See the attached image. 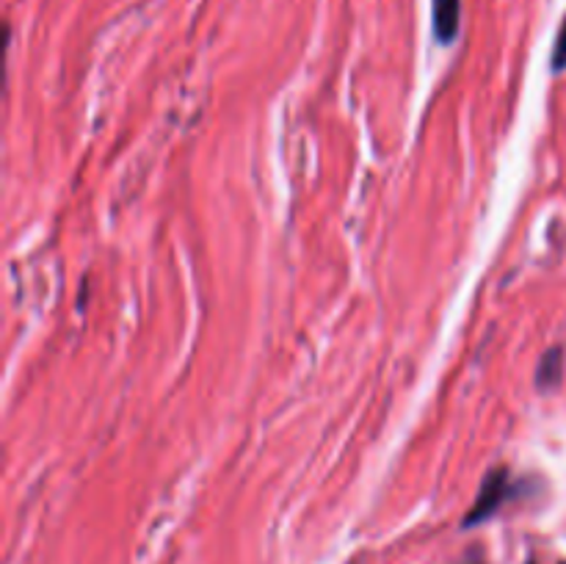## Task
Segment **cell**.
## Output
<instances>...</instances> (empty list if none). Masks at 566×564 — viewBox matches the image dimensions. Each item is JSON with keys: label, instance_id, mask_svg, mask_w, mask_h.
Here are the masks:
<instances>
[{"label": "cell", "instance_id": "1", "mask_svg": "<svg viewBox=\"0 0 566 564\" xmlns=\"http://www.w3.org/2000/svg\"><path fill=\"white\" fill-rule=\"evenodd\" d=\"M520 481L514 479L509 468H495L484 476V484H481L479 498H475L473 509L468 512V518L462 520L464 529H473V525L484 523L486 518L497 512L506 501H512L514 492H517Z\"/></svg>", "mask_w": 566, "mask_h": 564}, {"label": "cell", "instance_id": "2", "mask_svg": "<svg viewBox=\"0 0 566 564\" xmlns=\"http://www.w3.org/2000/svg\"><path fill=\"white\" fill-rule=\"evenodd\" d=\"M459 0H431V22H434V36L442 44L453 42L459 33Z\"/></svg>", "mask_w": 566, "mask_h": 564}, {"label": "cell", "instance_id": "3", "mask_svg": "<svg viewBox=\"0 0 566 564\" xmlns=\"http://www.w3.org/2000/svg\"><path fill=\"white\" fill-rule=\"evenodd\" d=\"M562 368H564V352L558 346H553L551 352L542 357L539 374H536V385L539 387H553L562 382Z\"/></svg>", "mask_w": 566, "mask_h": 564}, {"label": "cell", "instance_id": "4", "mask_svg": "<svg viewBox=\"0 0 566 564\" xmlns=\"http://www.w3.org/2000/svg\"><path fill=\"white\" fill-rule=\"evenodd\" d=\"M553 70L562 72L566 70V17L562 22V28H558V39H556V48H553Z\"/></svg>", "mask_w": 566, "mask_h": 564}, {"label": "cell", "instance_id": "5", "mask_svg": "<svg viewBox=\"0 0 566 564\" xmlns=\"http://www.w3.org/2000/svg\"><path fill=\"white\" fill-rule=\"evenodd\" d=\"M528 564H534V562H528Z\"/></svg>", "mask_w": 566, "mask_h": 564}, {"label": "cell", "instance_id": "6", "mask_svg": "<svg viewBox=\"0 0 566 564\" xmlns=\"http://www.w3.org/2000/svg\"><path fill=\"white\" fill-rule=\"evenodd\" d=\"M562 564H566V562H562Z\"/></svg>", "mask_w": 566, "mask_h": 564}]
</instances>
